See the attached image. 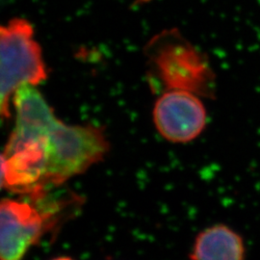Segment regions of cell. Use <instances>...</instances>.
I'll list each match as a JSON object with an SVG mask.
<instances>
[{"label": "cell", "instance_id": "1", "mask_svg": "<svg viewBox=\"0 0 260 260\" xmlns=\"http://www.w3.org/2000/svg\"><path fill=\"white\" fill-rule=\"evenodd\" d=\"M45 187L59 186L102 161L109 150L103 129L66 124L57 119L44 135Z\"/></svg>", "mask_w": 260, "mask_h": 260}, {"label": "cell", "instance_id": "2", "mask_svg": "<svg viewBox=\"0 0 260 260\" xmlns=\"http://www.w3.org/2000/svg\"><path fill=\"white\" fill-rule=\"evenodd\" d=\"M0 54V109L2 118L9 119L12 95L23 85L37 86L45 81L47 68L33 27L26 19H11L1 26Z\"/></svg>", "mask_w": 260, "mask_h": 260}, {"label": "cell", "instance_id": "3", "mask_svg": "<svg viewBox=\"0 0 260 260\" xmlns=\"http://www.w3.org/2000/svg\"><path fill=\"white\" fill-rule=\"evenodd\" d=\"M152 71L168 90L208 93L211 73L205 59L176 29L153 38L147 47Z\"/></svg>", "mask_w": 260, "mask_h": 260}, {"label": "cell", "instance_id": "4", "mask_svg": "<svg viewBox=\"0 0 260 260\" xmlns=\"http://www.w3.org/2000/svg\"><path fill=\"white\" fill-rule=\"evenodd\" d=\"M206 110L198 94L168 90L155 103L153 121L159 134L172 143L184 144L198 138L206 126Z\"/></svg>", "mask_w": 260, "mask_h": 260}, {"label": "cell", "instance_id": "5", "mask_svg": "<svg viewBox=\"0 0 260 260\" xmlns=\"http://www.w3.org/2000/svg\"><path fill=\"white\" fill-rule=\"evenodd\" d=\"M47 217L26 202L3 199L0 205V259L24 260L47 230Z\"/></svg>", "mask_w": 260, "mask_h": 260}, {"label": "cell", "instance_id": "6", "mask_svg": "<svg viewBox=\"0 0 260 260\" xmlns=\"http://www.w3.org/2000/svg\"><path fill=\"white\" fill-rule=\"evenodd\" d=\"M16 124L8 144H21L44 136L57 121L53 109L34 85H23L14 96Z\"/></svg>", "mask_w": 260, "mask_h": 260}, {"label": "cell", "instance_id": "7", "mask_svg": "<svg viewBox=\"0 0 260 260\" xmlns=\"http://www.w3.org/2000/svg\"><path fill=\"white\" fill-rule=\"evenodd\" d=\"M246 247L241 235L218 223L204 230L196 238L191 260H245Z\"/></svg>", "mask_w": 260, "mask_h": 260}, {"label": "cell", "instance_id": "8", "mask_svg": "<svg viewBox=\"0 0 260 260\" xmlns=\"http://www.w3.org/2000/svg\"><path fill=\"white\" fill-rule=\"evenodd\" d=\"M51 260H74L73 258H71V257H67V256H60V257H56V258H53V259Z\"/></svg>", "mask_w": 260, "mask_h": 260}]
</instances>
